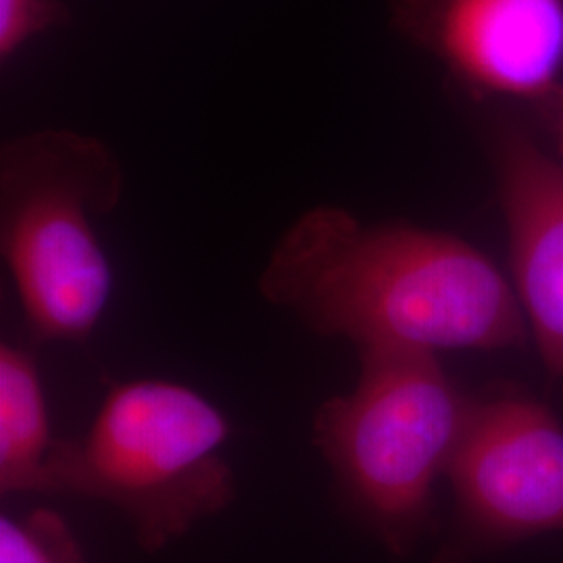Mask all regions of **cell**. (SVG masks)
<instances>
[{
	"mask_svg": "<svg viewBox=\"0 0 563 563\" xmlns=\"http://www.w3.org/2000/svg\"><path fill=\"white\" fill-rule=\"evenodd\" d=\"M257 292L355 349H505L523 339L501 272L472 244L409 223H363L318 205L282 234Z\"/></svg>",
	"mask_w": 563,
	"mask_h": 563,
	"instance_id": "1",
	"label": "cell"
},
{
	"mask_svg": "<svg viewBox=\"0 0 563 563\" xmlns=\"http://www.w3.org/2000/svg\"><path fill=\"white\" fill-rule=\"evenodd\" d=\"M230 423L197 390L167 380L113 386L81 441L57 439L38 495L111 505L157 553L236 499L222 446Z\"/></svg>",
	"mask_w": 563,
	"mask_h": 563,
	"instance_id": "2",
	"label": "cell"
},
{
	"mask_svg": "<svg viewBox=\"0 0 563 563\" xmlns=\"http://www.w3.org/2000/svg\"><path fill=\"white\" fill-rule=\"evenodd\" d=\"M357 383L318 407L311 443L346 507L388 551L405 555L432 522V493L472 401L432 351L372 346L357 349Z\"/></svg>",
	"mask_w": 563,
	"mask_h": 563,
	"instance_id": "3",
	"label": "cell"
},
{
	"mask_svg": "<svg viewBox=\"0 0 563 563\" xmlns=\"http://www.w3.org/2000/svg\"><path fill=\"white\" fill-rule=\"evenodd\" d=\"M123 184L115 153L81 132L2 144L0 253L36 341H88L101 322L113 272L95 223L118 209Z\"/></svg>",
	"mask_w": 563,
	"mask_h": 563,
	"instance_id": "4",
	"label": "cell"
},
{
	"mask_svg": "<svg viewBox=\"0 0 563 563\" xmlns=\"http://www.w3.org/2000/svg\"><path fill=\"white\" fill-rule=\"evenodd\" d=\"M446 476L455 539L443 563L563 530V430L534 399L472 401Z\"/></svg>",
	"mask_w": 563,
	"mask_h": 563,
	"instance_id": "5",
	"label": "cell"
},
{
	"mask_svg": "<svg viewBox=\"0 0 563 563\" xmlns=\"http://www.w3.org/2000/svg\"><path fill=\"white\" fill-rule=\"evenodd\" d=\"M393 21L470 88L547 99L563 67V0H395Z\"/></svg>",
	"mask_w": 563,
	"mask_h": 563,
	"instance_id": "6",
	"label": "cell"
},
{
	"mask_svg": "<svg viewBox=\"0 0 563 563\" xmlns=\"http://www.w3.org/2000/svg\"><path fill=\"white\" fill-rule=\"evenodd\" d=\"M514 272L549 369L563 383V167L518 130L495 146Z\"/></svg>",
	"mask_w": 563,
	"mask_h": 563,
	"instance_id": "7",
	"label": "cell"
},
{
	"mask_svg": "<svg viewBox=\"0 0 563 563\" xmlns=\"http://www.w3.org/2000/svg\"><path fill=\"white\" fill-rule=\"evenodd\" d=\"M41 374L15 344L0 346V493H36L55 444Z\"/></svg>",
	"mask_w": 563,
	"mask_h": 563,
	"instance_id": "8",
	"label": "cell"
},
{
	"mask_svg": "<svg viewBox=\"0 0 563 563\" xmlns=\"http://www.w3.org/2000/svg\"><path fill=\"white\" fill-rule=\"evenodd\" d=\"M0 563H90L59 511L38 507L0 518Z\"/></svg>",
	"mask_w": 563,
	"mask_h": 563,
	"instance_id": "9",
	"label": "cell"
},
{
	"mask_svg": "<svg viewBox=\"0 0 563 563\" xmlns=\"http://www.w3.org/2000/svg\"><path fill=\"white\" fill-rule=\"evenodd\" d=\"M71 23L63 0H0V63H9L25 44Z\"/></svg>",
	"mask_w": 563,
	"mask_h": 563,
	"instance_id": "10",
	"label": "cell"
},
{
	"mask_svg": "<svg viewBox=\"0 0 563 563\" xmlns=\"http://www.w3.org/2000/svg\"><path fill=\"white\" fill-rule=\"evenodd\" d=\"M562 141H563V120H562Z\"/></svg>",
	"mask_w": 563,
	"mask_h": 563,
	"instance_id": "11",
	"label": "cell"
}]
</instances>
